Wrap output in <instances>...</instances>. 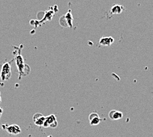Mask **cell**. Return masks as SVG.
<instances>
[{"mask_svg": "<svg viewBox=\"0 0 153 137\" xmlns=\"http://www.w3.org/2000/svg\"><path fill=\"white\" fill-rule=\"evenodd\" d=\"M2 129L5 130L7 133L13 135H17L21 133V129L18 125L13 124V125H9L7 124H3L1 125Z\"/></svg>", "mask_w": 153, "mask_h": 137, "instance_id": "3957f363", "label": "cell"}, {"mask_svg": "<svg viewBox=\"0 0 153 137\" xmlns=\"http://www.w3.org/2000/svg\"><path fill=\"white\" fill-rule=\"evenodd\" d=\"M57 126V118L55 115L52 114L46 117L45 122L44 123L43 127L47 128V127H52V128H56Z\"/></svg>", "mask_w": 153, "mask_h": 137, "instance_id": "5b68a950", "label": "cell"}, {"mask_svg": "<svg viewBox=\"0 0 153 137\" xmlns=\"http://www.w3.org/2000/svg\"><path fill=\"white\" fill-rule=\"evenodd\" d=\"M108 116L112 120H119L123 118V113L120 111L111 110L108 113Z\"/></svg>", "mask_w": 153, "mask_h": 137, "instance_id": "9c48e42d", "label": "cell"}, {"mask_svg": "<svg viewBox=\"0 0 153 137\" xmlns=\"http://www.w3.org/2000/svg\"><path fill=\"white\" fill-rule=\"evenodd\" d=\"M114 42V39L111 36L102 37L99 40V44L103 46H110Z\"/></svg>", "mask_w": 153, "mask_h": 137, "instance_id": "ba28073f", "label": "cell"}, {"mask_svg": "<svg viewBox=\"0 0 153 137\" xmlns=\"http://www.w3.org/2000/svg\"><path fill=\"white\" fill-rule=\"evenodd\" d=\"M62 18L65 21L64 22H61V23H59V24H61L63 27L72 28L73 17L71 13V10H69V11L65 15L62 16Z\"/></svg>", "mask_w": 153, "mask_h": 137, "instance_id": "277c9868", "label": "cell"}, {"mask_svg": "<svg viewBox=\"0 0 153 137\" xmlns=\"http://www.w3.org/2000/svg\"><path fill=\"white\" fill-rule=\"evenodd\" d=\"M0 95H1V92H0Z\"/></svg>", "mask_w": 153, "mask_h": 137, "instance_id": "4fadbf2b", "label": "cell"}, {"mask_svg": "<svg viewBox=\"0 0 153 137\" xmlns=\"http://www.w3.org/2000/svg\"><path fill=\"white\" fill-rule=\"evenodd\" d=\"M88 120L91 126H96L98 125V124H100V123L102 121V119L100 118L99 115L97 113L92 112L89 115Z\"/></svg>", "mask_w": 153, "mask_h": 137, "instance_id": "8992f818", "label": "cell"}, {"mask_svg": "<svg viewBox=\"0 0 153 137\" xmlns=\"http://www.w3.org/2000/svg\"><path fill=\"white\" fill-rule=\"evenodd\" d=\"M15 59L16 62V66H17L19 76H19V78H20L21 76H22L28 75V73L30 71V69L29 66L25 63V60L23 56L21 53V50H19V52L15 54Z\"/></svg>", "mask_w": 153, "mask_h": 137, "instance_id": "6da1fadb", "label": "cell"}, {"mask_svg": "<svg viewBox=\"0 0 153 137\" xmlns=\"http://www.w3.org/2000/svg\"><path fill=\"white\" fill-rule=\"evenodd\" d=\"M3 112H4V110H3L2 107H0V119H1V116H2Z\"/></svg>", "mask_w": 153, "mask_h": 137, "instance_id": "8fae6325", "label": "cell"}, {"mask_svg": "<svg viewBox=\"0 0 153 137\" xmlns=\"http://www.w3.org/2000/svg\"><path fill=\"white\" fill-rule=\"evenodd\" d=\"M1 102V96H0V104Z\"/></svg>", "mask_w": 153, "mask_h": 137, "instance_id": "7c38bea8", "label": "cell"}, {"mask_svg": "<svg viewBox=\"0 0 153 137\" xmlns=\"http://www.w3.org/2000/svg\"><path fill=\"white\" fill-rule=\"evenodd\" d=\"M11 76V67L10 62H5L1 66L0 78L3 81H9Z\"/></svg>", "mask_w": 153, "mask_h": 137, "instance_id": "7a4b0ae2", "label": "cell"}, {"mask_svg": "<svg viewBox=\"0 0 153 137\" xmlns=\"http://www.w3.org/2000/svg\"><path fill=\"white\" fill-rule=\"evenodd\" d=\"M124 8L123 6L120 5H115L110 9V13L111 15H119L123 11Z\"/></svg>", "mask_w": 153, "mask_h": 137, "instance_id": "30bf717a", "label": "cell"}, {"mask_svg": "<svg viewBox=\"0 0 153 137\" xmlns=\"http://www.w3.org/2000/svg\"><path fill=\"white\" fill-rule=\"evenodd\" d=\"M33 119L35 125L39 127H43L46 120V117L44 116L42 113H36L34 115Z\"/></svg>", "mask_w": 153, "mask_h": 137, "instance_id": "52a82bcc", "label": "cell"}]
</instances>
